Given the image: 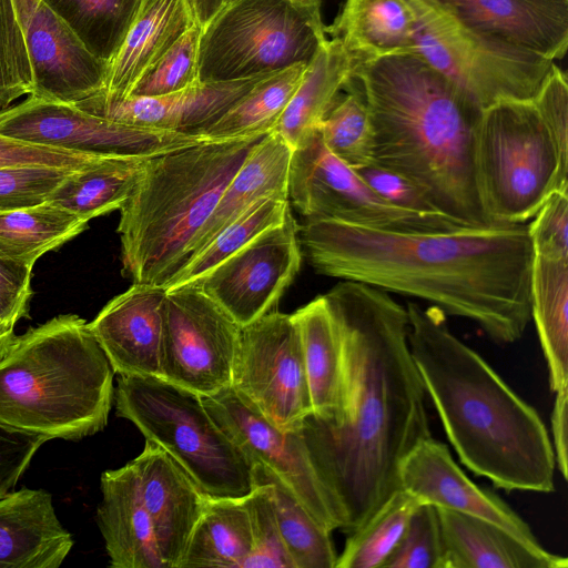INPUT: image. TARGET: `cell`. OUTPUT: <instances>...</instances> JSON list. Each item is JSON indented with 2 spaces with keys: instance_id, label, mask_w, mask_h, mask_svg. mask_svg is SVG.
Wrapping results in <instances>:
<instances>
[{
  "instance_id": "3957f363",
  "label": "cell",
  "mask_w": 568,
  "mask_h": 568,
  "mask_svg": "<svg viewBox=\"0 0 568 568\" xmlns=\"http://www.w3.org/2000/svg\"><path fill=\"white\" fill-rule=\"evenodd\" d=\"M406 310L412 356L462 464L506 491H554L555 452L536 409L449 329L443 311Z\"/></svg>"
},
{
  "instance_id": "d590c367",
  "label": "cell",
  "mask_w": 568,
  "mask_h": 568,
  "mask_svg": "<svg viewBox=\"0 0 568 568\" xmlns=\"http://www.w3.org/2000/svg\"><path fill=\"white\" fill-rule=\"evenodd\" d=\"M290 213L286 197L268 196L257 201L195 252L166 283L165 291L201 278L258 234L283 223Z\"/></svg>"
},
{
  "instance_id": "603a6c76",
  "label": "cell",
  "mask_w": 568,
  "mask_h": 568,
  "mask_svg": "<svg viewBox=\"0 0 568 568\" xmlns=\"http://www.w3.org/2000/svg\"><path fill=\"white\" fill-rule=\"evenodd\" d=\"M72 547L51 494L22 488L0 497V568H58Z\"/></svg>"
},
{
  "instance_id": "ba28073f",
  "label": "cell",
  "mask_w": 568,
  "mask_h": 568,
  "mask_svg": "<svg viewBox=\"0 0 568 568\" xmlns=\"http://www.w3.org/2000/svg\"><path fill=\"white\" fill-rule=\"evenodd\" d=\"M476 183L490 223L532 219L568 189V160L531 100H499L483 110L475 139Z\"/></svg>"
},
{
  "instance_id": "d4e9b609",
  "label": "cell",
  "mask_w": 568,
  "mask_h": 568,
  "mask_svg": "<svg viewBox=\"0 0 568 568\" xmlns=\"http://www.w3.org/2000/svg\"><path fill=\"white\" fill-rule=\"evenodd\" d=\"M97 520L113 568H165L134 469L105 470Z\"/></svg>"
},
{
  "instance_id": "ac0fdd59",
  "label": "cell",
  "mask_w": 568,
  "mask_h": 568,
  "mask_svg": "<svg viewBox=\"0 0 568 568\" xmlns=\"http://www.w3.org/2000/svg\"><path fill=\"white\" fill-rule=\"evenodd\" d=\"M399 488L419 503L493 523L527 546L545 549L528 524L493 491L474 484L433 436L415 446L399 466Z\"/></svg>"
},
{
  "instance_id": "6da1fadb",
  "label": "cell",
  "mask_w": 568,
  "mask_h": 568,
  "mask_svg": "<svg viewBox=\"0 0 568 568\" xmlns=\"http://www.w3.org/2000/svg\"><path fill=\"white\" fill-rule=\"evenodd\" d=\"M324 297L342 346V406L334 419L307 416L301 432L349 534L399 489L403 459L432 433L407 310L355 281Z\"/></svg>"
},
{
  "instance_id": "cb8c5ba5",
  "label": "cell",
  "mask_w": 568,
  "mask_h": 568,
  "mask_svg": "<svg viewBox=\"0 0 568 568\" xmlns=\"http://www.w3.org/2000/svg\"><path fill=\"white\" fill-rule=\"evenodd\" d=\"M195 23L189 0H142L109 63L103 89L94 95L105 101L129 98L138 81Z\"/></svg>"
},
{
  "instance_id": "8d00e7d4",
  "label": "cell",
  "mask_w": 568,
  "mask_h": 568,
  "mask_svg": "<svg viewBox=\"0 0 568 568\" xmlns=\"http://www.w3.org/2000/svg\"><path fill=\"white\" fill-rule=\"evenodd\" d=\"M98 59L110 63L142 0H44Z\"/></svg>"
},
{
  "instance_id": "d6a6232c",
  "label": "cell",
  "mask_w": 568,
  "mask_h": 568,
  "mask_svg": "<svg viewBox=\"0 0 568 568\" xmlns=\"http://www.w3.org/2000/svg\"><path fill=\"white\" fill-rule=\"evenodd\" d=\"M150 156H113L72 172L48 202L79 219L90 220L120 210L132 193Z\"/></svg>"
},
{
  "instance_id": "30bf717a",
  "label": "cell",
  "mask_w": 568,
  "mask_h": 568,
  "mask_svg": "<svg viewBox=\"0 0 568 568\" xmlns=\"http://www.w3.org/2000/svg\"><path fill=\"white\" fill-rule=\"evenodd\" d=\"M406 1L415 16L414 52L484 109L534 99L556 64L466 30L429 0Z\"/></svg>"
},
{
  "instance_id": "60d3db41",
  "label": "cell",
  "mask_w": 568,
  "mask_h": 568,
  "mask_svg": "<svg viewBox=\"0 0 568 568\" xmlns=\"http://www.w3.org/2000/svg\"><path fill=\"white\" fill-rule=\"evenodd\" d=\"M202 28H190L138 81L130 97H160L199 81L197 57Z\"/></svg>"
},
{
  "instance_id": "6f0895ef",
  "label": "cell",
  "mask_w": 568,
  "mask_h": 568,
  "mask_svg": "<svg viewBox=\"0 0 568 568\" xmlns=\"http://www.w3.org/2000/svg\"><path fill=\"white\" fill-rule=\"evenodd\" d=\"M227 1H231V0H224V3L227 2Z\"/></svg>"
},
{
  "instance_id": "bcb514c9",
  "label": "cell",
  "mask_w": 568,
  "mask_h": 568,
  "mask_svg": "<svg viewBox=\"0 0 568 568\" xmlns=\"http://www.w3.org/2000/svg\"><path fill=\"white\" fill-rule=\"evenodd\" d=\"M527 225L534 256L568 262V189L554 193Z\"/></svg>"
},
{
  "instance_id": "836d02e7",
  "label": "cell",
  "mask_w": 568,
  "mask_h": 568,
  "mask_svg": "<svg viewBox=\"0 0 568 568\" xmlns=\"http://www.w3.org/2000/svg\"><path fill=\"white\" fill-rule=\"evenodd\" d=\"M306 63L277 71L256 84L219 120L197 132L209 141L239 139L273 131L298 88Z\"/></svg>"
},
{
  "instance_id": "8fae6325",
  "label": "cell",
  "mask_w": 568,
  "mask_h": 568,
  "mask_svg": "<svg viewBox=\"0 0 568 568\" xmlns=\"http://www.w3.org/2000/svg\"><path fill=\"white\" fill-rule=\"evenodd\" d=\"M288 201L304 219L337 220L404 232L452 231L467 225L443 213H420L394 206L379 196L322 141L320 131L292 150Z\"/></svg>"
},
{
  "instance_id": "484cf974",
  "label": "cell",
  "mask_w": 568,
  "mask_h": 568,
  "mask_svg": "<svg viewBox=\"0 0 568 568\" xmlns=\"http://www.w3.org/2000/svg\"><path fill=\"white\" fill-rule=\"evenodd\" d=\"M444 568H567L566 557L521 542L504 528L454 510L437 508Z\"/></svg>"
},
{
  "instance_id": "f907efd6",
  "label": "cell",
  "mask_w": 568,
  "mask_h": 568,
  "mask_svg": "<svg viewBox=\"0 0 568 568\" xmlns=\"http://www.w3.org/2000/svg\"><path fill=\"white\" fill-rule=\"evenodd\" d=\"M33 265L0 251V323L14 327L28 315Z\"/></svg>"
},
{
  "instance_id": "11a10c76",
  "label": "cell",
  "mask_w": 568,
  "mask_h": 568,
  "mask_svg": "<svg viewBox=\"0 0 568 568\" xmlns=\"http://www.w3.org/2000/svg\"><path fill=\"white\" fill-rule=\"evenodd\" d=\"M16 338L13 327L3 325L0 323V359L6 355V353L11 347L13 341Z\"/></svg>"
},
{
  "instance_id": "f546056e",
  "label": "cell",
  "mask_w": 568,
  "mask_h": 568,
  "mask_svg": "<svg viewBox=\"0 0 568 568\" xmlns=\"http://www.w3.org/2000/svg\"><path fill=\"white\" fill-rule=\"evenodd\" d=\"M302 344L312 414L334 419L342 406L343 358L339 334L324 295L292 314Z\"/></svg>"
},
{
  "instance_id": "2e32d148",
  "label": "cell",
  "mask_w": 568,
  "mask_h": 568,
  "mask_svg": "<svg viewBox=\"0 0 568 568\" xmlns=\"http://www.w3.org/2000/svg\"><path fill=\"white\" fill-rule=\"evenodd\" d=\"M301 262L298 224L291 212L283 223L262 232L187 285L200 288L242 327L277 310Z\"/></svg>"
},
{
  "instance_id": "db71d44e",
  "label": "cell",
  "mask_w": 568,
  "mask_h": 568,
  "mask_svg": "<svg viewBox=\"0 0 568 568\" xmlns=\"http://www.w3.org/2000/svg\"><path fill=\"white\" fill-rule=\"evenodd\" d=\"M196 23L203 28L222 8L224 0H189Z\"/></svg>"
},
{
  "instance_id": "f6af8a7d",
  "label": "cell",
  "mask_w": 568,
  "mask_h": 568,
  "mask_svg": "<svg viewBox=\"0 0 568 568\" xmlns=\"http://www.w3.org/2000/svg\"><path fill=\"white\" fill-rule=\"evenodd\" d=\"M72 172L74 171L36 164L0 168V213L48 202Z\"/></svg>"
},
{
  "instance_id": "681fc988",
  "label": "cell",
  "mask_w": 568,
  "mask_h": 568,
  "mask_svg": "<svg viewBox=\"0 0 568 568\" xmlns=\"http://www.w3.org/2000/svg\"><path fill=\"white\" fill-rule=\"evenodd\" d=\"M532 101L560 154L568 160V82L566 73L557 64Z\"/></svg>"
},
{
  "instance_id": "f35d334b",
  "label": "cell",
  "mask_w": 568,
  "mask_h": 568,
  "mask_svg": "<svg viewBox=\"0 0 568 568\" xmlns=\"http://www.w3.org/2000/svg\"><path fill=\"white\" fill-rule=\"evenodd\" d=\"M420 503L399 488L364 525L348 534L335 568H382Z\"/></svg>"
},
{
  "instance_id": "83f0119b",
  "label": "cell",
  "mask_w": 568,
  "mask_h": 568,
  "mask_svg": "<svg viewBox=\"0 0 568 568\" xmlns=\"http://www.w3.org/2000/svg\"><path fill=\"white\" fill-rule=\"evenodd\" d=\"M357 65L338 39L321 44L274 129L292 150L318 130Z\"/></svg>"
},
{
  "instance_id": "ee69618b",
  "label": "cell",
  "mask_w": 568,
  "mask_h": 568,
  "mask_svg": "<svg viewBox=\"0 0 568 568\" xmlns=\"http://www.w3.org/2000/svg\"><path fill=\"white\" fill-rule=\"evenodd\" d=\"M244 500L251 518L253 549L243 568H294L281 536L272 486L257 484Z\"/></svg>"
},
{
  "instance_id": "7bdbcfd3",
  "label": "cell",
  "mask_w": 568,
  "mask_h": 568,
  "mask_svg": "<svg viewBox=\"0 0 568 568\" xmlns=\"http://www.w3.org/2000/svg\"><path fill=\"white\" fill-rule=\"evenodd\" d=\"M32 71L13 0H0V112L31 94Z\"/></svg>"
},
{
  "instance_id": "ab89813d",
  "label": "cell",
  "mask_w": 568,
  "mask_h": 568,
  "mask_svg": "<svg viewBox=\"0 0 568 568\" xmlns=\"http://www.w3.org/2000/svg\"><path fill=\"white\" fill-rule=\"evenodd\" d=\"M352 77V75H351ZM318 131L327 150L357 169L373 163L374 138L365 99L349 78Z\"/></svg>"
},
{
  "instance_id": "5b68a950",
  "label": "cell",
  "mask_w": 568,
  "mask_h": 568,
  "mask_svg": "<svg viewBox=\"0 0 568 568\" xmlns=\"http://www.w3.org/2000/svg\"><path fill=\"white\" fill-rule=\"evenodd\" d=\"M266 134L204 141L150 156L120 209L123 275L134 284L164 287L186 263L223 190Z\"/></svg>"
},
{
  "instance_id": "44dd1931",
  "label": "cell",
  "mask_w": 568,
  "mask_h": 568,
  "mask_svg": "<svg viewBox=\"0 0 568 568\" xmlns=\"http://www.w3.org/2000/svg\"><path fill=\"white\" fill-rule=\"evenodd\" d=\"M130 463L165 568H180L209 497L164 449L151 440L145 439L143 450Z\"/></svg>"
},
{
  "instance_id": "4fadbf2b",
  "label": "cell",
  "mask_w": 568,
  "mask_h": 568,
  "mask_svg": "<svg viewBox=\"0 0 568 568\" xmlns=\"http://www.w3.org/2000/svg\"><path fill=\"white\" fill-rule=\"evenodd\" d=\"M240 331L196 286L166 291L160 378L200 396L230 387Z\"/></svg>"
},
{
  "instance_id": "7dc6e473",
  "label": "cell",
  "mask_w": 568,
  "mask_h": 568,
  "mask_svg": "<svg viewBox=\"0 0 568 568\" xmlns=\"http://www.w3.org/2000/svg\"><path fill=\"white\" fill-rule=\"evenodd\" d=\"M113 156L79 153L33 144L0 134V168L12 165H49L82 171Z\"/></svg>"
},
{
  "instance_id": "9c48e42d",
  "label": "cell",
  "mask_w": 568,
  "mask_h": 568,
  "mask_svg": "<svg viewBox=\"0 0 568 568\" xmlns=\"http://www.w3.org/2000/svg\"><path fill=\"white\" fill-rule=\"evenodd\" d=\"M326 40L321 0H231L202 28L199 80L232 81L307 64Z\"/></svg>"
},
{
  "instance_id": "f5cc1de1",
  "label": "cell",
  "mask_w": 568,
  "mask_h": 568,
  "mask_svg": "<svg viewBox=\"0 0 568 568\" xmlns=\"http://www.w3.org/2000/svg\"><path fill=\"white\" fill-rule=\"evenodd\" d=\"M555 394L556 398L551 412V443L555 452L556 466L562 477L567 479L568 388H562Z\"/></svg>"
},
{
  "instance_id": "9f6ffc18",
  "label": "cell",
  "mask_w": 568,
  "mask_h": 568,
  "mask_svg": "<svg viewBox=\"0 0 568 568\" xmlns=\"http://www.w3.org/2000/svg\"><path fill=\"white\" fill-rule=\"evenodd\" d=\"M293 2L301 3V4H310L315 2L316 0H292Z\"/></svg>"
},
{
  "instance_id": "4316f807",
  "label": "cell",
  "mask_w": 568,
  "mask_h": 568,
  "mask_svg": "<svg viewBox=\"0 0 568 568\" xmlns=\"http://www.w3.org/2000/svg\"><path fill=\"white\" fill-rule=\"evenodd\" d=\"M291 155L292 149L274 130L256 144L223 190L195 237L189 258L257 201L268 196L288 199Z\"/></svg>"
},
{
  "instance_id": "5bb4252c",
  "label": "cell",
  "mask_w": 568,
  "mask_h": 568,
  "mask_svg": "<svg viewBox=\"0 0 568 568\" xmlns=\"http://www.w3.org/2000/svg\"><path fill=\"white\" fill-rule=\"evenodd\" d=\"M0 134L100 156H153L209 141L202 135L136 126L89 113L73 103L29 95L0 112Z\"/></svg>"
},
{
  "instance_id": "1f68e13d",
  "label": "cell",
  "mask_w": 568,
  "mask_h": 568,
  "mask_svg": "<svg viewBox=\"0 0 568 568\" xmlns=\"http://www.w3.org/2000/svg\"><path fill=\"white\" fill-rule=\"evenodd\" d=\"M252 549L251 518L244 498H209L180 568H243Z\"/></svg>"
},
{
  "instance_id": "e0dca14e",
  "label": "cell",
  "mask_w": 568,
  "mask_h": 568,
  "mask_svg": "<svg viewBox=\"0 0 568 568\" xmlns=\"http://www.w3.org/2000/svg\"><path fill=\"white\" fill-rule=\"evenodd\" d=\"M32 71V97L77 103L103 89L109 63L94 57L44 0H13Z\"/></svg>"
},
{
  "instance_id": "ffe728a7",
  "label": "cell",
  "mask_w": 568,
  "mask_h": 568,
  "mask_svg": "<svg viewBox=\"0 0 568 568\" xmlns=\"http://www.w3.org/2000/svg\"><path fill=\"white\" fill-rule=\"evenodd\" d=\"M272 73L232 81L199 80L183 90L160 97L105 101L92 95L73 104L94 115L125 124L197 134Z\"/></svg>"
},
{
  "instance_id": "d6986e66",
  "label": "cell",
  "mask_w": 568,
  "mask_h": 568,
  "mask_svg": "<svg viewBox=\"0 0 568 568\" xmlns=\"http://www.w3.org/2000/svg\"><path fill=\"white\" fill-rule=\"evenodd\" d=\"M478 36L550 60L568 49V0H429Z\"/></svg>"
},
{
  "instance_id": "9a60e30c",
  "label": "cell",
  "mask_w": 568,
  "mask_h": 568,
  "mask_svg": "<svg viewBox=\"0 0 568 568\" xmlns=\"http://www.w3.org/2000/svg\"><path fill=\"white\" fill-rule=\"evenodd\" d=\"M207 412L254 466L278 480L326 529H342L334 496L321 475L301 429L285 432L267 422L231 386L201 396Z\"/></svg>"
},
{
  "instance_id": "4dcf8cb0",
  "label": "cell",
  "mask_w": 568,
  "mask_h": 568,
  "mask_svg": "<svg viewBox=\"0 0 568 568\" xmlns=\"http://www.w3.org/2000/svg\"><path fill=\"white\" fill-rule=\"evenodd\" d=\"M530 315L547 363L549 387L568 388V262L534 256Z\"/></svg>"
},
{
  "instance_id": "f1b7e54d",
  "label": "cell",
  "mask_w": 568,
  "mask_h": 568,
  "mask_svg": "<svg viewBox=\"0 0 568 568\" xmlns=\"http://www.w3.org/2000/svg\"><path fill=\"white\" fill-rule=\"evenodd\" d=\"M415 16L406 0H346L325 33L338 39L361 64L414 51Z\"/></svg>"
},
{
  "instance_id": "b9f144b4",
  "label": "cell",
  "mask_w": 568,
  "mask_h": 568,
  "mask_svg": "<svg viewBox=\"0 0 568 568\" xmlns=\"http://www.w3.org/2000/svg\"><path fill=\"white\" fill-rule=\"evenodd\" d=\"M382 568H444V544L435 506H417Z\"/></svg>"
},
{
  "instance_id": "7c38bea8",
  "label": "cell",
  "mask_w": 568,
  "mask_h": 568,
  "mask_svg": "<svg viewBox=\"0 0 568 568\" xmlns=\"http://www.w3.org/2000/svg\"><path fill=\"white\" fill-rule=\"evenodd\" d=\"M231 387L276 428L301 429L312 405L292 314L275 310L241 327Z\"/></svg>"
},
{
  "instance_id": "52a82bcc",
  "label": "cell",
  "mask_w": 568,
  "mask_h": 568,
  "mask_svg": "<svg viewBox=\"0 0 568 568\" xmlns=\"http://www.w3.org/2000/svg\"><path fill=\"white\" fill-rule=\"evenodd\" d=\"M116 414L164 449L214 499H243L255 466L207 412L201 396L160 377L119 376Z\"/></svg>"
},
{
  "instance_id": "277c9868",
  "label": "cell",
  "mask_w": 568,
  "mask_h": 568,
  "mask_svg": "<svg viewBox=\"0 0 568 568\" xmlns=\"http://www.w3.org/2000/svg\"><path fill=\"white\" fill-rule=\"evenodd\" d=\"M351 78L368 109L373 163L414 182L438 212L470 226L491 224L474 158L484 108L414 51L361 63Z\"/></svg>"
},
{
  "instance_id": "74e56055",
  "label": "cell",
  "mask_w": 568,
  "mask_h": 568,
  "mask_svg": "<svg viewBox=\"0 0 568 568\" xmlns=\"http://www.w3.org/2000/svg\"><path fill=\"white\" fill-rule=\"evenodd\" d=\"M257 484L268 483L281 536L294 568H335L332 531L323 527L278 480L255 466Z\"/></svg>"
},
{
  "instance_id": "8992f818",
  "label": "cell",
  "mask_w": 568,
  "mask_h": 568,
  "mask_svg": "<svg viewBox=\"0 0 568 568\" xmlns=\"http://www.w3.org/2000/svg\"><path fill=\"white\" fill-rule=\"evenodd\" d=\"M114 372L88 323L58 315L16 336L0 359V424L78 440L102 430Z\"/></svg>"
},
{
  "instance_id": "c3c4849f",
  "label": "cell",
  "mask_w": 568,
  "mask_h": 568,
  "mask_svg": "<svg viewBox=\"0 0 568 568\" xmlns=\"http://www.w3.org/2000/svg\"><path fill=\"white\" fill-rule=\"evenodd\" d=\"M355 170L371 189L394 206L420 213H440L425 192L407 178L375 163Z\"/></svg>"
},
{
  "instance_id": "7402d4cb",
  "label": "cell",
  "mask_w": 568,
  "mask_h": 568,
  "mask_svg": "<svg viewBox=\"0 0 568 568\" xmlns=\"http://www.w3.org/2000/svg\"><path fill=\"white\" fill-rule=\"evenodd\" d=\"M164 287L134 284L88 323L119 376L160 377Z\"/></svg>"
},
{
  "instance_id": "816d5d0a",
  "label": "cell",
  "mask_w": 568,
  "mask_h": 568,
  "mask_svg": "<svg viewBox=\"0 0 568 568\" xmlns=\"http://www.w3.org/2000/svg\"><path fill=\"white\" fill-rule=\"evenodd\" d=\"M43 436L0 424V497L13 490L39 447Z\"/></svg>"
},
{
  "instance_id": "7a4b0ae2",
  "label": "cell",
  "mask_w": 568,
  "mask_h": 568,
  "mask_svg": "<svg viewBox=\"0 0 568 568\" xmlns=\"http://www.w3.org/2000/svg\"><path fill=\"white\" fill-rule=\"evenodd\" d=\"M298 239L313 268L416 297L511 344L530 320L534 252L524 223L404 232L304 219Z\"/></svg>"
},
{
  "instance_id": "e575fe53",
  "label": "cell",
  "mask_w": 568,
  "mask_h": 568,
  "mask_svg": "<svg viewBox=\"0 0 568 568\" xmlns=\"http://www.w3.org/2000/svg\"><path fill=\"white\" fill-rule=\"evenodd\" d=\"M88 222L69 211L43 204L0 213V251L34 265L40 256L81 234Z\"/></svg>"
}]
</instances>
